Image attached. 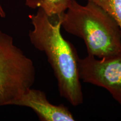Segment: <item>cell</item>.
<instances>
[{"label":"cell","mask_w":121,"mask_h":121,"mask_svg":"<svg viewBox=\"0 0 121 121\" xmlns=\"http://www.w3.org/2000/svg\"><path fill=\"white\" fill-rule=\"evenodd\" d=\"M63 13L48 15L41 9L29 17L33 26L29 37L36 49L44 53L53 71L59 93L74 107L83 103L82 86L78 72L76 49L62 35Z\"/></svg>","instance_id":"6da1fadb"},{"label":"cell","mask_w":121,"mask_h":121,"mask_svg":"<svg viewBox=\"0 0 121 121\" xmlns=\"http://www.w3.org/2000/svg\"><path fill=\"white\" fill-rule=\"evenodd\" d=\"M69 34L84 40L87 55L99 59L121 56V30L116 20L91 2L85 5L72 0L61 24Z\"/></svg>","instance_id":"7a4b0ae2"},{"label":"cell","mask_w":121,"mask_h":121,"mask_svg":"<svg viewBox=\"0 0 121 121\" xmlns=\"http://www.w3.org/2000/svg\"><path fill=\"white\" fill-rule=\"evenodd\" d=\"M35 79L33 60L0 30V107L11 105L32 87Z\"/></svg>","instance_id":"3957f363"},{"label":"cell","mask_w":121,"mask_h":121,"mask_svg":"<svg viewBox=\"0 0 121 121\" xmlns=\"http://www.w3.org/2000/svg\"><path fill=\"white\" fill-rule=\"evenodd\" d=\"M83 82L103 87L121 105V56L99 59L87 55L78 60Z\"/></svg>","instance_id":"277c9868"},{"label":"cell","mask_w":121,"mask_h":121,"mask_svg":"<svg viewBox=\"0 0 121 121\" xmlns=\"http://www.w3.org/2000/svg\"><path fill=\"white\" fill-rule=\"evenodd\" d=\"M12 105L31 108L42 121H74L73 114L63 104L54 105L47 99L43 91L28 89Z\"/></svg>","instance_id":"5b68a950"},{"label":"cell","mask_w":121,"mask_h":121,"mask_svg":"<svg viewBox=\"0 0 121 121\" xmlns=\"http://www.w3.org/2000/svg\"><path fill=\"white\" fill-rule=\"evenodd\" d=\"M72 0H26L25 4L29 8L41 9L48 15H60L69 9Z\"/></svg>","instance_id":"8992f818"},{"label":"cell","mask_w":121,"mask_h":121,"mask_svg":"<svg viewBox=\"0 0 121 121\" xmlns=\"http://www.w3.org/2000/svg\"><path fill=\"white\" fill-rule=\"evenodd\" d=\"M101 7L114 19L121 30V0H86Z\"/></svg>","instance_id":"52a82bcc"},{"label":"cell","mask_w":121,"mask_h":121,"mask_svg":"<svg viewBox=\"0 0 121 121\" xmlns=\"http://www.w3.org/2000/svg\"><path fill=\"white\" fill-rule=\"evenodd\" d=\"M0 16L1 17H4L6 16L5 13H4V10H3L2 6H1V4H0Z\"/></svg>","instance_id":"ba28073f"}]
</instances>
